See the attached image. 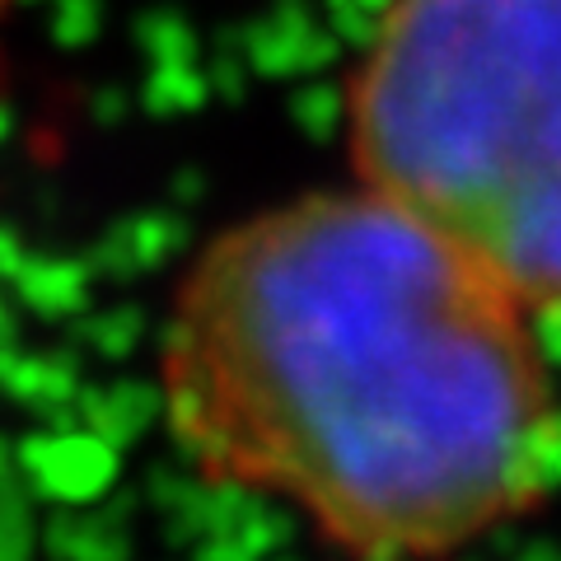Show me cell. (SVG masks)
I'll use <instances>...</instances> for the list:
<instances>
[{
    "instance_id": "obj_1",
    "label": "cell",
    "mask_w": 561,
    "mask_h": 561,
    "mask_svg": "<svg viewBox=\"0 0 561 561\" xmlns=\"http://www.w3.org/2000/svg\"><path fill=\"white\" fill-rule=\"evenodd\" d=\"M534 313L375 192L230 225L169 309L183 454L337 548L431 561L519 519L561 463Z\"/></svg>"
},
{
    "instance_id": "obj_2",
    "label": "cell",
    "mask_w": 561,
    "mask_h": 561,
    "mask_svg": "<svg viewBox=\"0 0 561 561\" xmlns=\"http://www.w3.org/2000/svg\"><path fill=\"white\" fill-rule=\"evenodd\" d=\"M360 187L561 313V0H389L351 76Z\"/></svg>"
},
{
    "instance_id": "obj_3",
    "label": "cell",
    "mask_w": 561,
    "mask_h": 561,
    "mask_svg": "<svg viewBox=\"0 0 561 561\" xmlns=\"http://www.w3.org/2000/svg\"><path fill=\"white\" fill-rule=\"evenodd\" d=\"M5 5H10V0H0V10H5Z\"/></svg>"
}]
</instances>
